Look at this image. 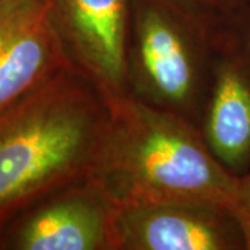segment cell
Returning a JSON list of instances; mask_svg holds the SVG:
<instances>
[{"label":"cell","mask_w":250,"mask_h":250,"mask_svg":"<svg viewBox=\"0 0 250 250\" xmlns=\"http://www.w3.org/2000/svg\"><path fill=\"white\" fill-rule=\"evenodd\" d=\"M70 67L47 0H0V111Z\"/></svg>","instance_id":"cell-8"},{"label":"cell","mask_w":250,"mask_h":250,"mask_svg":"<svg viewBox=\"0 0 250 250\" xmlns=\"http://www.w3.org/2000/svg\"><path fill=\"white\" fill-rule=\"evenodd\" d=\"M107 116V100L74 67L0 111V227L86 179Z\"/></svg>","instance_id":"cell-2"},{"label":"cell","mask_w":250,"mask_h":250,"mask_svg":"<svg viewBox=\"0 0 250 250\" xmlns=\"http://www.w3.org/2000/svg\"><path fill=\"white\" fill-rule=\"evenodd\" d=\"M107 106L86 181L116 208L195 203L229 211L238 175L215 157L195 123L132 95Z\"/></svg>","instance_id":"cell-1"},{"label":"cell","mask_w":250,"mask_h":250,"mask_svg":"<svg viewBox=\"0 0 250 250\" xmlns=\"http://www.w3.org/2000/svg\"><path fill=\"white\" fill-rule=\"evenodd\" d=\"M1 232H3V227H0V249H1Z\"/></svg>","instance_id":"cell-11"},{"label":"cell","mask_w":250,"mask_h":250,"mask_svg":"<svg viewBox=\"0 0 250 250\" xmlns=\"http://www.w3.org/2000/svg\"><path fill=\"white\" fill-rule=\"evenodd\" d=\"M1 249L116 250V207L86 179L60 188L4 224Z\"/></svg>","instance_id":"cell-6"},{"label":"cell","mask_w":250,"mask_h":250,"mask_svg":"<svg viewBox=\"0 0 250 250\" xmlns=\"http://www.w3.org/2000/svg\"><path fill=\"white\" fill-rule=\"evenodd\" d=\"M235 175L250 168V4L223 17L213 34L210 83L200 128Z\"/></svg>","instance_id":"cell-4"},{"label":"cell","mask_w":250,"mask_h":250,"mask_svg":"<svg viewBox=\"0 0 250 250\" xmlns=\"http://www.w3.org/2000/svg\"><path fill=\"white\" fill-rule=\"evenodd\" d=\"M205 9L217 13H231L250 4V0H190Z\"/></svg>","instance_id":"cell-10"},{"label":"cell","mask_w":250,"mask_h":250,"mask_svg":"<svg viewBox=\"0 0 250 250\" xmlns=\"http://www.w3.org/2000/svg\"><path fill=\"white\" fill-rule=\"evenodd\" d=\"M233 249H245V242L224 207L156 203L116 208V250Z\"/></svg>","instance_id":"cell-7"},{"label":"cell","mask_w":250,"mask_h":250,"mask_svg":"<svg viewBox=\"0 0 250 250\" xmlns=\"http://www.w3.org/2000/svg\"><path fill=\"white\" fill-rule=\"evenodd\" d=\"M229 213L241 229L245 249L250 250V168L238 175Z\"/></svg>","instance_id":"cell-9"},{"label":"cell","mask_w":250,"mask_h":250,"mask_svg":"<svg viewBox=\"0 0 250 250\" xmlns=\"http://www.w3.org/2000/svg\"><path fill=\"white\" fill-rule=\"evenodd\" d=\"M227 14L190 0H132L131 95L192 121L208 90L214 28Z\"/></svg>","instance_id":"cell-3"},{"label":"cell","mask_w":250,"mask_h":250,"mask_svg":"<svg viewBox=\"0 0 250 250\" xmlns=\"http://www.w3.org/2000/svg\"><path fill=\"white\" fill-rule=\"evenodd\" d=\"M47 7L72 67L106 100L131 95L132 0H47Z\"/></svg>","instance_id":"cell-5"}]
</instances>
